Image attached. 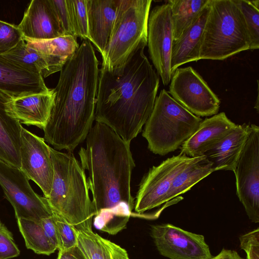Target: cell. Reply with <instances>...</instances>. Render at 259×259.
I'll use <instances>...</instances> for the list:
<instances>
[{"mask_svg":"<svg viewBox=\"0 0 259 259\" xmlns=\"http://www.w3.org/2000/svg\"><path fill=\"white\" fill-rule=\"evenodd\" d=\"M99 61L91 42L83 40L60 70L54 100L43 128L44 140L57 150L72 152L84 141L95 119Z\"/></svg>","mask_w":259,"mask_h":259,"instance_id":"6da1fadb","label":"cell"},{"mask_svg":"<svg viewBox=\"0 0 259 259\" xmlns=\"http://www.w3.org/2000/svg\"><path fill=\"white\" fill-rule=\"evenodd\" d=\"M143 45L121 66L99 70L95 121L103 123L125 142L142 131L154 107L159 77Z\"/></svg>","mask_w":259,"mask_h":259,"instance_id":"7a4b0ae2","label":"cell"},{"mask_svg":"<svg viewBox=\"0 0 259 259\" xmlns=\"http://www.w3.org/2000/svg\"><path fill=\"white\" fill-rule=\"evenodd\" d=\"M78 155L88 171L94 216L129 219L134 208L131 177L135 163L130 144L106 124L95 121Z\"/></svg>","mask_w":259,"mask_h":259,"instance_id":"3957f363","label":"cell"},{"mask_svg":"<svg viewBox=\"0 0 259 259\" xmlns=\"http://www.w3.org/2000/svg\"><path fill=\"white\" fill-rule=\"evenodd\" d=\"M54 175L50 195L51 209L78 230H92L94 217L85 170L71 152L50 147Z\"/></svg>","mask_w":259,"mask_h":259,"instance_id":"277c9868","label":"cell"},{"mask_svg":"<svg viewBox=\"0 0 259 259\" xmlns=\"http://www.w3.org/2000/svg\"><path fill=\"white\" fill-rule=\"evenodd\" d=\"M249 36L237 0H210L200 60H224L249 49Z\"/></svg>","mask_w":259,"mask_h":259,"instance_id":"5b68a950","label":"cell"},{"mask_svg":"<svg viewBox=\"0 0 259 259\" xmlns=\"http://www.w3.org/2000/svg\"><path fill=\"white\" fill-rule=\"evenodd\" d=\"M202 120L163 89L156 97L142 136L150 151L164 156L179 148L196 132Z\"/></svg>","mask_w":259,"mask_h":259,"instance_id":"8992f818","label":"cell"},{"mask_svg":"<svg viewBox=\"0 0 259 259\" xmlns=\"http://www.w3.org/2000/svg\"><path fill=\"white\" fill-rule=\"evenodd\" d=\"M151 0H120L102 67L112 70L123 65L143 45L147 44Z\"/></svg>","mask_w":259,"mask_h":259,"instance_id":"52a82bcc","label":"cell"},{"mask_svg":"<svg viewBox=\"0 0 259 259\" xmlns=\"http://www.w3.org/2000/svg\"><path fill=\"white\" fill-rule=\"evenodd\" d=\"M29 179L17 167L0 160V186L17 219L39 222L52 215L47 199L35 193Z\"/></svg>","mask_w":259,"mask_h":259,"instance_id":"ba28073f","label":"cell"},{"mask_svg":"<svg viewBox=\"0 0 259 259\" xmlns=\"http://www.w3.org/2000/svg\"><path fill=\"white\" fill-rule=\"evenodd\" d=\"M169 83V94L194 115L200 117L218 113L220 100L192 67L177 68Z\"/></svg>","mask_w":259,"mask_h":259,"instance_id":"9c48e42d","label":"cell"},{"mask_svg":"<svg viewBox=\"0 0 259 259\" xmlns=\"http://www.w3.org/2000/svg\"><path fill=\"white\" fill-rule=\"evenodd\" d=\"M251 132L233 171L236 193L249 219L259 222V127L251 124Z\"/></svg>","mask_w":259,"mask_h":259,"instance_id":"30bf717a","label":"cell"},{"mask_svg":"<svg viewBox=\"0 0 259 259\" xmlns=\"http://www.w3.org/2000/svg\"><path fill=\"white\" fill-rule=\"evenodd\" d=\"M196 157L180 153L150 168L140 184L135 211L141 213L168 202L167 197L174 179Z\"/></svg>","mask_w":259,"mask_h":259,"instance_id":"8fae6325","label":"cell"},{"mask_svg":"<svg viewBox=\"0 0 259 259\" xmlns=\"http://www.w3.org/2000/svg\"><path fill=\"white\" fill-rule=\"evenodd\" d=\"M170 7L167 3L150 11L147 27L148 52L152 63L164 86L170 81V61L174 42Z\"/></svg>","mask_w":259,"mask_h":259,"instance_id":"7c38bea8","label":"cell"},{"mask_svg":"<svg viewBox=\"0 0 259 259\" xmlns=\"http://www.w3.org/2000/svg\"><path fill=\"white\" fill-rule=\"evenodd\" d=\"M151 236L161 255L170 259H211L203 235L170 224L152 225Z\"/></svg>","mask_w":259,"mask_h":259,"instance_id":"4fadbf2b","label":"cell"},{"mask_svg":"<svg viewBox=\"0 0 259 259\" xmlns=\"http://www.w3.org/2000/svg\"><path fill=\"white\" fill-rule=\"evenodd\" d=\"M44 139L23 126L20 134V169L29 180H32L42 191L44 197L50 195L54 169L50 147Z\"/></svg>","mask_w":259,"mask_h":259,"instance_id":"5bb4252c","label":"cell"},{"mask_svg":"<svg viewBox=\"0 0 259 259\" xmlns=\"http://www.w3.org/2000/svg\"><path fill=\"white\" fill-rule=\"evenodd\" d=\"M18 26L24 39L42 40L64 36L51 0L31 1Z\"/></svg>","mask_w":259,"mask_h":259,"instance_id":"9a60e30c","label":"cell"},{"mask_svg":"<svg viewBox=\"0 0 259 259\" xmlns=\"http://www.w3.org/2000/svg\"><path fill=\"white\" fill-rule=\"evenodd\" d=\"M236 125L224 112L205 118L181 146L180 154L192 158L203 156Z\"/></svg>","mask_w":259,"mask_h":259,"instance_id":"2e32d148","label":"cell"},{"mask_svg":"<svg viewBox=\"0 0 259 259\" xmlns=\"http://www.w3.org/2000/svg\"><path fill=\"white\" fill-rule=\"evenodd\" d=\"M44 79L0 55V91L11 98L48 92Z\"/></svg>","mask_w":259,"mask_h":259,"instance_id":"e0dca14e","label":"cell"},{"mask_svg":"<svg viewBox=\"0 0 259 259\" xmlns=\"http://www.w3.org/2000/svg\"><path fill=\"white\" fill-rule=\"evenodd\" d=\"M120 0H87L88 40L102 56L107 47Z\"/></svg>","mask_w":259,"mask_h":259,"instance_id":"ac0fdd59","label":"cell"},{"mask_svg":"<svg viewBox=\"0 0 259 259\" xmlns=\"http://www.w3.org/2000/svg\"><path fill=\"white\" fill-rule=\"evenodd\" d=\"M54 91L11 98L7 110L21 123L34 125L41 129L45 126L50 116L54 100Z\"/></svg>","mask_w":259,"mask_h":259,"instance_id":"d6986e66","label":"cell"},{"mask_svg":"<svg viewBox=\"0 0 259 259\" xmlns=\"http://www.w3.org/2000/svg\"><path fill=\"white\" fill-rule=\"evenodd\" d=\"M251 132L249 124H236L203 156L212 163L214 171H234Z\"/></svg>","mask_w":259,"mask_h":259,"instance_id":"ffe728a7","label":"cell"},{"mask_svg":"<svg viewBox=\"0 0 259 259\" xmlns=\"http://www.w3.org/2000/svg\"><path fill=\"white\" fill-rule=\"evenodd\" d=\"M209 2L210 0L180 37L174 40L170 61L172 74L180 66L200 60L202 34L209 12Z\"/></svg>","mask_w":259,"mask_h":259,"instance_id":"44dd1931","label":"cell"},{"mask_svg":"<svg viewBox=\"0 0 259 259\" xmlns=\"http://www.w3.org/2000/svg\"><path fill=\"white\" fill-rule=\"evenodd\" d=\"M11 97L0 91V160L20 168V134L22 125L7 110Z\"/></svg>","mask_w":259,"mask_h":259,"instance_id":"7402d4cb","label":"cell"},{"mask_svg":"<svg viewBox=\"0 0 259 259\" xmlns=\"http://www.w3.org/2000/svg\"><path fill=\"white\" fill-rule=\"evenodd\" d=\"M17 65L46 78L60 71L66 61L44 55L22 39L9 51L0 54Z\"/></svg>","mask_w":259,"mask_h":259,"instance_id":"603a6c76","label":"cell"},{"mask_svg":"<svg viewBox=\"0 0 259 259\" xmlns=\"http://www.w3.org/2000/svg\"><path fill=\"white\" fill-rule=\"evenodd\" d=\"M75 229L77 245L87 259H129L125 249L93 230Z\"/></svg>","mask_w":259,"mask_h":259,"instance_id":"cb8c5ba5","label":"cell"},{"mask_svg":"<svg viewBox=\"0 0 259 259\" xmlns=\"http://www.w3.org/2000/svg\"><path fill=\"white\" fill-rule=\"evenodd\" d=\"M213 171L212 163L205 156L197 157L175 177L168 193L167 201L186 193Z\"/></svg>","mask_w":259,"mask_h":259,"instance_id":"d4e9b609","label":"cell"},{"mask_svg":"<svg viewBox=\"0 0 259 259\" xmlns=\"http://www.w3.org/2000/svg\"><path fill=\"white\" fill-rule=\"evenodd\" d=\"M209 0H169L174 31L177 40L193 22Z\"/></svg>","mask_w":259,"mask_h":259,"instance_id":"484cf974","label":"cell"},{"mask_svg":"<svg viewBox=\"0 0 259 259\" xmlns=\"http://www.w3.org/2000/svg\"><path fill=\"white\" fill-rule=\"evenodd\" d=\"M17 222L27 248L37 254L47 255L58 249L57 246L49 237L40 221L17 219Z\"/></svg>","mask_w":259,"mask_h":259,"instance_id":"4316f807","label":"cell"},{"mask_svg":"<svg viewBox=\"0 0 259 259\" xmlns=\"http://www.w3.org/2000/svg\"><path fill=\"white\" fill-rule=\"evenodd\" d=\"M24 40L29 47L40 53L65 61L73 55L79 46L76 37L71 35H64L47 40Z\"/></svg>","mask_w":259,"mask_h":259,"instance_id":"83f0119b","label":"cell"},{"mask_svg":"<svg viewBox=\"0 0 259 259\" xmlns=\"http://www.w3.org/2000/svg\"><path fill=\"white\" fill-rule=\"evenodd\" d=\"M74 36L89 39L87 0H67Z\"/></svg>","mask_w":259,"mask_h":259,"instance_id":"f1b7e54d","label":"cell"},{"mask_svg":"<svg viewBox=\"0 0 259 259\" xmlns=\"http://www.w3.org/2000/svg\"><path fill=\"white\" fill-rule=\"evenodd\" d=\"M247 30L250 50L259 48V8L251 1L237 0Z\"/></svg>","mask_w":259,"mask_h":259,"instance_id":"f546056e","label":"cell"},{"mask_svg":"<svg viewBox=\"0 0 259 259\" xmlns=\"http://www.w3.org/2000/svg\"><path fill=\"white\" fill-rule=\"evenodd\" d=\"M52 218L57 235L58 250H66L76 246L77 241L75 228L53 210Z\"/></svg>","mask_w":259,"mask_h":259,"instance_id":"4dcf8cb0","label":"cell"},{"mask_svg":"<svg viewBox=\"0 0 259 259\" xmlns=\"http://www.w3.org/2000/svg\"><path fill=\"white\" fill-rule=\"evenodd\" d=\"M23 39L18 25L0 20V54L9 51Z\"/></svg>","mask_w":259,"mask_h":259,"instance_id":"1f68e13d","label":"cell"},{"mask_svg":"<svg viewBox=\"0 0 259 259\" xmlns=\"http://www.w3.org/2000/svg\"><path fill=\"white\" fill-rule=\"evenodd\" d=\"M20 253L12 233L0 221V259L14 258L19 256Z\"/></svg>","mask_w":259,"mask_h":259,"instance_id":"d6a6232c","label":"cell"},{"mask_svg":"<svg viewBox=\"0 0 259 259\" xmlns=\"http://www.w3.org/2000/svg\"><path fill=\"white\" fill-rule=\"evenodd\" d=\"M240 247L246 254L247 259H259V229L253 230L239 237Z\"/></svg>","mask_w":259,"mask_h":259,"instance_id":"836d02e7","label":"cell"},{"mask_svg":"<svg viewBox=\"0 0 259 259\" xmlns=\"http://www.w3.org/2000/svg\"><path fill=\"white\" fill-rule=\"evenodd\" d=\"M51 2L58 18L64 35L74 36L67 0H51Z\"/></svg>","mask_w":259,"mask_h":259,"instance_id":"e575fe53","label":"cell"},{"mask_svg":"<svg viewBox=\"0 0 259 259\" xmlns=\"http://www.w3.org/2000/svg\"><path fill=\"white\" fill-rule=\"evenodd\" d=\"M57 259H87L77 245L66 250H58Z\"/></svg>","mask_w":259,"mask_h":259,"instance_id":"d590c367","label":"cell"},{"mask_svg":"<svg viewBox=\"0 0 259 259\" xmlns=\"http://www.w3.org/2000/svg\"><path fill=\"white\" fill-rule=\"evenodd\" d=\"M211 259H243L234 250L223 249L221 252Z\"/></svg>","mask_w":259,"mask_h":259,"instance_id":"8d00e7d4","label":"cell"}]
</instances>
